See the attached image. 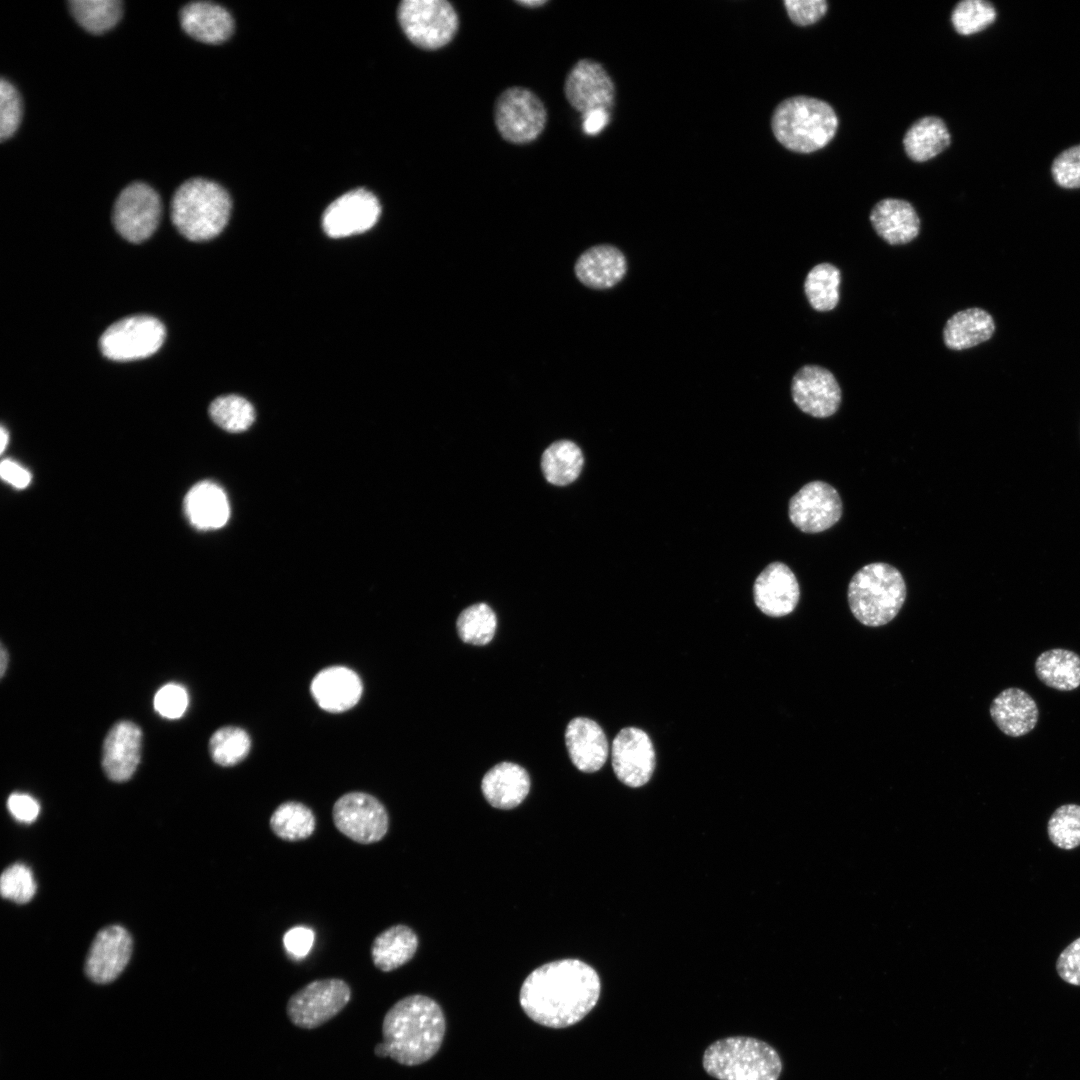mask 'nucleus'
Returning <instances> with one entry per match:
<instances>
[{"label":"nucleus","instance_id":"obj_1","mask_svg":"<svg viewBox=\"0 0 1080 1080\" xmlns=\"http://www.w3.org/2000/svg\"><path fill=\"white\" fill-rule=\"evenodd\" d=\"M598 973L578 959H561L533 970L524 980L520 1005L534 1022L565 1028L581 1021L597 1004Z\"/></svg>","mask_w":1080,"mask_h":1080},{"label":"nucleus","instance_id":"obj_2","mask_svg":"<svg viewBox=\"0 0 1080 1080\" xmlns=\"http://www.w3.org/2000/svg\"><path fill=\"white\" fill-rule=\"evenodd\" d=\"M446 1029L444 1013L428 996L413 994L398 1000L385 1014L383 1043L388 1057L415 1066L431 1059L440 1049Z\"/></svg>","mask_w":1080,"mask_h":1080},{"label":"nucleus","instance_id":"obj_3","mask_svg":"<svg viewBox=\"0 0 1080 1080\" xmlns=\"http://www.w3.org/2000/svg\"><path fill=\"white\" fill-rule=\"evenodd\" d=\"M231 198L218 183L200 177L183 182L171 200V220L191 241L216 237L228 223Z\"/></svg>","mask_w":1080,"mask_h":1080},{"label":"nucleus","instance_id":"obj_4","mask_svg":"<svg viewBox=\"0 0 1080 1080\" xmlns=\"http://www.w3.org/2000/svg\"><path fill=\"white\" fill-rule=\"evenodd\" d=\"M837 128L838 117L829 103L803 95L781 101L771 118L777 141L797 153L822 149L833 139Z\"/></svg>","mask_w":1080,"mask_h":1080},{"label":"nucleus","instance_id":"obj_5","mask_svg":"<svg viewBox=\"0 0 1080 1080\" xmlns=\"http://www.w3.org/2000/svg\"><path fill=\"white\" fill-rule=\"evenodd\" d=\"M906 584L894 566L875 562L859 569L851 578L847 599L851 613L861 624L879 627L891 622L906 599Z\"/></svg>","mask_w":1080,"mask_h":1080},{"label":"nucleus","instance_id":"obj_6","mask_svg":"<svg viewBox=\"0 0 1080 1080\" xmlns=\"http://www.w3.org/2000/svg\"><path fill=\"white\" fill-rule=\"evenodd\" d=\"M704 1070L718 1080H778L782 1061L768 1043L732 1036L710 1044L702 1058Z\"/></svg>","mask_w":1080,"mask_h":1080},{"label":"nucleus","instance_id":"obj_7","mask_svg":"<svg viewBox=\"0 0 1080 1080\" xmlns=\"http://www.w3.org/2000/svg\"><path fill=\"white\" fill-rule=\"evenodd\" d=\"M397 17L410 42L424 50L446 46L459 28L458 14L446 0H404Z\"/></svg>","mask_w":1080,"mask_h":1080},{"label":"nucleus","instance_id":"obj_8","mask_svg":"<svg viewBox=\"0 0 1080 1080\" xmlns=\"http://www.w3.org/2000/svg\"><path fill=\"white\" fill-rule=\"evenodd\" d=\"M547 111L541 99L524 87H509L497 97L494 123L501 137L509 143L527 144L544 130Z\"/></svg>","mask_w":1080,"mask_h":1080},{"label":"nucleus","instance_id":"obj_9","mask_svg":"<svg viewBox=\"0 0 1080 1080\" xmlns=\"http://www.w3.org/2000/svg\"><path fill=\"white\" fill-rule=\"evenodd\" d=\"M351 999L350 986L339 978L309 982L290 996L286 1013L291 1023L315 1029L334 1018Z\"/></svg>","mask_w":1080,"mask_h":1080},{"label":"nucleus","instance_id":"obj_10","mask_svg":"<svg viewBox=\"0 0 1080 1080\" xmlns=\"http://www.w3.org/2000/svg\"><path fill=\"white\" fill-rule=\"evenodd\" d=\"M165 339L164 325L148 315L121 319L102 334L99 346L102 354L115 361H130L154 354Z\"/></svg>","mask_w":1080,"mask_h":1080},{"label":"nucleus","instance_id":"obj_11","mask_svg":"<svg viewBox=\"0 0 1080 1080\" xmlns=\"http://www.w3.org/2000/svg\"><path fill=\"white\" fill-rule=\"evenodd\" d=\"M161 212L158 193L147 183L136 181L124 187L117 196L112 221L124 239L140 243L156 230Z\"/></svg>","mask_w":1080,"mask_h":1080},{"label":"nucleus","instance_id":"obj_12","mask_svg":"<svg viewBox=\"0 0 1080 1080\" xmlns=\"http://www.w3.org/2000/svg\"><path fill=\"white\" fill-rule=\"evenodd\" d=\"M335 827L360 844L380 841L387 833L389 817L385 806L373 795L353 791L336 800L332 809Z\"/></svg>","mask_w":1080,"mask_h":1080},{"label":"nucleus","instance_id":"obj_13","mask_svg":"<svg viewBox=\"0 0 1080 1080\" xmlns=\"http://www.w3.org/2000/svg\"><path fill=\"white\" fill-rule=\"evenodd\" d=\"M842 501L830 484L816 480L795 493L788 506L792 524L804 533H820L836 524L842 516Z\"/></svg>","mask_w":1080,"mask_h":1080},{"label":"nucleus","instance_id":"obj_14","mask_svg":"<svg viewBox=\"0 0 1080 1080\" xmlns=\"http://www.w3.org/2000/svg\"><path fill=\"white\" fill-rule=\"evenodd\" d=\"M564 94L569 104L581 114L596 109L610 111L614 104L615 86L602 64L583 58L567 73Z\"/></svg>","mask_w":1080,"mask_h":1080},{"label":"nucleus","instance_id":"obj_15","mask_svg":"<svg viewBox=\"0 0 1080 1080\" xmlns=\"http://www.w3.org/2000/svg\"><path fill=\"white\" fill-rule=\"evenodd\" d=\"M380 214L381 206L377 197L366 189L358 188L343 194L326 208L322 227L329 237H348L372 228Z\"/></svg>","mask_w":1080,"mask_h":1080},{"label":"nucleus","instance_id":"obj_16","mask_svg":"<svg viewBox=\"0 0 1080 1080\" xmlns=\"http://www.w3.org/2000/svg\"><path fill=\"white\" fill-rule=\"evenodd\" d=\"M612 767L616 777L625 785L637 788L646 784L655 768V751L651 739L643 730L626 727L612 743Z\"/></svg>","mask_w":1080,"mask_h":1080},{"label":"nucleus","instance_id":"obj_17","mask_svg":"<svg viewBox=\"0 0 1080 1080\" xmlns=\"http://www.w3.org/2000/svg\"><path fill=\"white\" fill-rule=\"evenodd\" d=\"M791 393L797 407L816 418L832 416L841 403V389L835 376L818 365H805L795 373Z\"/></svg>","mask_w":1080,"mask_h":1080},{"label":"nucleus","instance_id":"obj_18","mask_svg":"<svg viewBox=\"0 0 1080 1080\" xmlns=\"http://www.w3.org/2000/svg\"><path fill=\"white\" fill-rule=\"evenodd\" d=\"M132 953V938L121 926L99 931L89 950L85 970L99 984L113 981L124 970Z\"/></svg>","mask_w":1080,"mask_h":1080},{"label":"nucleus","instance_id":"obj_19","mask_svg":"<svg viewBox=\"0 0 1080 1080\" xmlns=\"http://www.w3.org/2000/svg\"><path fill=\"white\" fill-rule=\"evenodd\" d=\"M753 594L756 606L764 614L782 617L796 608L800 588L796 576L786 564L773 562L756 578Z\"/></svg>","mask_w":1080,"mask_h":1080},{"label":"nucleus","instance_id":"obj_20","mask_svg":"<svg viewBox=\"0 0 1080 1080\" xmlns=\"http://www.w3.org/2000/svg\"><path fill=\"white\" fill-rule=\"evenodd\" d=\"M142 731L133 722L119 721L108 732L102 755L107 777L124 782L134 774L141 756Z\"/></svg>","mask_w":1080,"mask_h":1080},{"label":"nucleus","instance_id":"obj_21","mask_svg":"<svg viewBox=\"0 0 1080 1080\" xmlns=\"http://www.w3.org/2000/svg\"><path fill=\"white\" fill-rule=\"evenodd\" d=\"M565 742L572 763L582 772H596L607 760L608 741L594 720L585 717L572 719L565 730Z\"/></svg>","mask_w":1080,"mask_h":1080},{"label":"nucleus","instance_id":"obj_22","mask_svg":"<svg viewBox=\"0 0 1080 1080\" xmlns=\"http://www.w3.org/2000/svg\"><path fill=\"white\" fill-rule=\"evenodd\" d=\"M311 693L317 704L328 712H343L352 708L362 694L359 676L349 668L332 666L318 672L311 683Z\"/></svg>","mask_w":1080,"mask_h":1080},{"label":"nucleus","instance_id":"obj_23","mask_svg":"<svg viewBox=\"0 0 1080 1080\" xmlns=\"http://www.w3.org/2000/svg\"><path fill=\"white\" fill-rule=\"evenodd\" d=\"M182 29L190 37L208 44L226 41L233 33L234 21L221 5L209 1H194L179 12Z\"/></svg>","mask_w":1080,"mask_h":1080},{"label":"nucleus","instance_id":"obj_24","mask_svg":"<svg viewBox=\"0 0 1080 1080\" xmlns=\"http://www.w3.org/2000/svg\"><path fill=\"white\" fill-rule=\"evenodd\" d=\"M870 221L875 232L890 245H903L914 240L920 231V219L906 200L886 198L871 210Z\"/></svg>","mask_w":1080,"mask_h":1080},{"label":"nucleus","instance_id":"obj_25","mask_svg":"<svg viewBox=\"0 0 1080 1080\" xmlns=\"http://www.w3.org/2000/svg\"><path fill=\"white\" fill-rule=\"evenodd\" d=\"M990 716L1004 734L1019 737L1033 730L1039 711L1036 702L1027 692L1010 687L993 699Z\"/></svg>","mask_w":1080,"mask_h":1080},{"label":"nucleus","instance_id":"obj_26","mask_svg":"<svg viewBox=\"0 0 1080 1080\" xmlns=\"http://www.w3.org/2000/svg\"><path fill=\"white\" fill-rule=\"evenodd\" d=\"M481 789L491 806L512 809L528 795L530 777L522 766L513 762H501L484 775Z\"/></svg>","mask_w":1080,"mask_h":1080},{"label":"nucleus","instance_id":"obj_27","mask_svg":"<svg viewBox=\"0 0 1080 1080\" xmlns=\"http://www.w3.org/2000/svg\"><path fill=\"white\" fill-rule=\"evenodd\" d=\"M627 263L623 253L612 245H597L584 251L575 264L577 278L587 287L607 289L625 275Z\"/></svg>","mask_w":1080,"mask_h":1080},{"label":"nucleus","instance_id":"obj_28","mask_svg":"<svg viewBox=\"0 0 1080 1080\" xmlns=\"http://www.w3.org/2000/svg\"><path fill=\"white\" fill-rule=\"evenodd\" d=\"M184 508L190 523L201 530L224 526L230 514L225 492L211 481L194 485L186 494Z\"/></svg>","mask_w":1080,"mask_h":1080},{"label":"nucleus","instance_id":"obj_29","mask_svg":"<svg viewBox=\"0 0 1080 1080\" xmlns=\"http://www.w3.org/2000/svg\"><path fill=\"white\" fill-rule=\"evenodd\" d=\"M995 332L993 317L984 309L973 307L955 313L943 329L944 344L961 351L988 341Z\"/></svg>","mask_w":1080,"mask_h":1080},{"label":"nucleus","instance_id":"obj_30","mask_svg":"<svg viewBox=\"0 0 1080 1080\" xmlns=\"http://www.w3.org/2000/svg\"><path fill=\"white\" fill-rule=\"evenodd\" d=\"M418 948L416 933L406 925H394L378 934L371 945V957L376 968L393 971L409 962Z\"/></svg>","mask_w":1080,"mask_h":1080},{"label":"nucleus","instance_id":"obj_31","mask_svg":"<svg viewBox=\"0 0 1080 1080\" xmlns=\"http://www.w3.org/2000/svg\"><path fill=\"white\" fill-rule=\"evenodd\" d=\"M951 142L945 122L937 116H925L914 122L906 131L903 146L907 156L915 162L928 161Z\"/></svg>","mask_w":1080,"mask_h":1080},{"label":"nucleus","instance_id":"obj_32","mask_svg":"<svg viewBox=\"0 0 1080 1080\" xmlns=\"http://www.w3.org/2000/svg\"><path fill=\"white\" fill-rule=\"evenodd\" d=\"M1037 677L1047 686L1070 691L1080 686V656L1070 650L1055 648L1041 653L1035 662Z\"/></svg>","mask_w":1080,"mask_h":1080},{"label":"nucleus","instance_id":"obj_33","mask_svg":"<svg viewBox=\"0 0 1080 1080\" xmlns=\"http://www.w3.org/2000/svg\"><path fill=\"white\" fill-rule=\"evenodd\" d=\"M583 463L582 451L574 442L559 440L544 451L541 468L549 483L565 486L577 479Z\"/></svg>","mask_w":1080,"mask_h":1080},{"label":"nucleus","instance_id":"obj_34","mask_svg":"<svg viewBox=\"0 0 1080 1080\" xmlns=\"http://www.w3.org/2000/svg\"><path fill=\"white\" fill-rule=\"evenodd\" d=\"M269 825L272 832L284 841H300L309 838L316 828L313 811L298 801H286L272 813Z\"/></svg>","mask_w":1080,"mask_h":1080},{"label":"nucleus","instance_id":"obj_35","mask_svg":"<svg viewBox=\"0 0 1080 1080\" xmlns=\"http://www.w3.org/2000/svg\"><path fill=\"white\" fill-rule=\"evenodd\" d=\"M68 7L77 23L93 34L113 28L123 13L120 0H69Z\"/></svg>","mask_w":1080,"mask_h":1080},{"label":"nucleus","instance_id":"obj_36","mask_svg":"<svg viewBox=\"0 0 1080 1080\" xmlns=\"http://www.w3.org/2000/svg\"><path fill=\"white\" fill-rule=\"evenodd\" d=\"M840 270L830 263H820L807 274L804 291L810 305L817 311L833 310L839 302Z\"/></svg>","mask_w":1080,"mask_h":1080},{"label":"nucleus","instance_id":"obj_37","mask_svg":"<svg viewBox=\"0 0 1080 1080\" xmlns=\"http://www.w3.org/2000/svg\"><path fill=\"white\" fill-rule=\"evenodd\" d=\"M456 627L463 642L477 646L486 645L496 632V614L486 603H477L459 614Z\"/></svg>","mask_w":1080,"mask_h":1080},{"label":"nucleus","instance_id":"obj_38","mask_svg":"<svg viewBox=\"0 0 1080 1080\" xmlns=\"http://www.w3.org/2000/svg\"><path fill=\"white\" fill-rule=\"evenodd\" d=\"M251 740L245 730L226 726L213 733L209 741V750L215 763L229 767L238 764L248 755Z\"/></svg>","mask_w":1080,"mask_h":1080},{"label":"nucleus","instance_id":"obj_39","mask_svg":"<svg viewBox=\"0 0 1080 1080\" xmlns=\"http://www.w3.org/2000/svg\"><path fill=\"white\" fill-rule=\"evenodd\" d=\"M209 414L218 426L229 432L245 431L255 420L251 403L238 395L216 398L210 404Z\"/></svg>","mask_w":1080,"mask_h":1080},{"label":"nucleus","instance_id":"obj_40","mask_svg":"<svg viewBox=\"0 0 1080 1080\" xmlns=\"http://www.w3.org/2000/svg\"><path fill=\"white\" fill-rule=\"evenodd\" d=\"M1047 832L1051 842L1060 849L1072 850L1080 846V805L1058 807L1048 820Z\"/></svg>","mask_w":1080,"mask_h":1080},{"label":"nucleus","instance_id":"obj_41","mask_svg":"<svg viewBox=\"0 0 1080 1080\" xmlns=\"http://www.w3.org/2000/svg\"><path fill=\"white\" fill-rule=\"evenodd\" d=\"M996 19L993 5L983 0L959 2L951 13V22L957 33L971 35L990 26Z\"/></svg>","mask_w":1080,"mask_h":1080},{"label":"nucleus","instance_id":"obj_42","mask_svg":"<svg viewBox=\"0 0 1080 1080\" xmlns=\"http://www.w3.org/2000/svg\"><path fill=\"white\" fill-rule=\"evenodd\" d=\"M37 885L31 869L23 863H14L7 867L0 878V891L3 898L24 904L36 893Z\"/></svg>","mask_w":1080,"mask_h":1080},{"label":"nucleus","instance_id":"obj_43","mask_svg":"<svg viewBox=\"0 0 1080 1080\" xmlns=\"http://www.w3.org/2000/svg\"><path fill=\"white\" fill-rule=\"evenodd\" d=\"M22 118V101L15 86L0 80V140L9 139L18 129Z\"/></svg>","mask_w":1080,"mask_h":1080},{"label":"nucleus","instance_id":"obj_44","mask_svg":"<svg viewBox=\"0 0 1080 1080\" xmlns=\"http://www.w3.org/2000/svg\"><path fill=\"white\" fill-rule=\"evenodd\" d=\"M1056 183L1066 189L1080 188V144L1063 151L1052 164Z\"/></svg>","mask_w":1080,"mask_h":1080},{"label":"nucleus","instance_id":"obj_45","mask_svg":"<svg viewBox=\"0 0 1080 1080\" xmlns=\"http://www.w3.org/2000/svg\"><path fill=\"white\" fill-rule=\"evenodd\" d=\"M188 705L186 689L176 683H169L161 687L154 696V708L162 716L168 719L181 717Z\"/></svg>","mask_w":1080,"mask_h":1080},{"label":"nucleus","instance_id":"obj_46","mask_svg":"<svg viewBox=\"0 0 1080 1080\" xmlns=\"http://www.w3.org/2000/svg\"><path fill=\"white\" fill-rule=\"evenodd\" d=\"M784 6L790 20L798 26L816 23L828 8L825 0H785Z\"/></svg>","mask_w":1080,"mask_h":1080},{"label":"nucleus","instance_id":"obj_47","mask_svg":"<svg viewBox=\"0 0 1080 1080\" xmlns=\"http://www.w3.org/2000/svg\"><path fill=\"white\" fill-rule=\"evenodd\" d=\"M1056 971L1065 982L1080 986V937L1060 953L1056 962Z\"/></svg>","mask_w":1080,"mask_h":1080},{"label":"nucleus","instance_id":"obj_48","mask_svg":"<svg viewBox=\"0 0 1080 1080\" xmlns=\"http://www.w3.org/2000/svg\"><path fill=\"white\" fill-rule=\"evenodd\" d=\"M314 939L315 933L313 929L307 926H295L286 931L283 936V944L291 957L302 959L312 949Z\"/></svg>","mask_w":1080,"mask_h":1080},{"label":"nucleus","instance_id":"obj_49","mask_svg":"<svg viewBox=\"0 0 1080 1080\" xmlns=\"http://www.w3.org/2000/svg\"><path fill=\"white\" fill-rule=\"evenodd\" d=\"M7 807L11 815L22 823L34 822L40 813L38 801L25 793H12L7 800Z\"/></svg>","mask_w":1080,"mask_h":1080},{"label":"nucleus","instance_id":"obj_50","mask_svg":"<svg viewBox=\"0 0 1080 1080\" xmlns=\"http://www.w3.org/2000/svg\"><path fill=\"white\" fill-rule=\"evenodd\" d=\"M0 475L5 482L19 489L27 487L31 481L29 471L10 459L1 462Z\"/></svg>","mask_w":1080,"mask_h":1080},{"label":"nucleus","instance_id":"obj_51","mask_svg":"<svg viewBox=\"0 0 1080 1080\" xmlns=\"http://www.w3.org/2000/svg\"><path fill=\"white\" fill-rule=\"evenodd\" d=\"M582 128L587 135L599 134L609 123L610 111L596 109L582 114Z\"/></svg>","mask_w":1080,"mask_h":1080},{"label":"nucleus","instance_id":"obj_52","mask_svg":"<svg viewBox=\"0 0 1080 1080\" xmlns=\"http://www.w3.org/2000/svg\"><path fill=\"white\" fill-rule=\"evenodd\" d=\"M8 661H9L8 652H7L6 648H5V646L2 644L1 645V652H0V675H1V677H3L5 672H6V669H7V666H8Z\"/></svg>","mask_w":1080,"mask_h":1080},{"label":"nucleus","instance_id":"obj_53","mask_svg":"<svg viewBox=\"0 0 1080 1080\" xmlns=\"http://www.w3.org/2000/svg\"><path fill=\"white\" fill-rule=\"evenodd\" d=\"M516 3L519 4V5L525 6V7L535 8V7H539V6H542V5L546 4L547 1H545V0L544 1L543 0H519V1H516Z\"/></svg>","mask_w":1080,"mask_h":1080},{"label":"nucleus","instance_id":"obj_54","mask_svg":"<svg viewBox=\"0 0 1080 1080\" xmlns=\"http://www.w3.org/2000/svg\"><path fill=\"white\" fill-rule=\"evenodd\" d=\"M0 438H1L0 451H1V453H3L5 448H6V445L8 443V433H7V431L5 430V428L3 426L1 427Z\"/></svg>","mask_w":1080,"mask_h":1080}]
</instances>
